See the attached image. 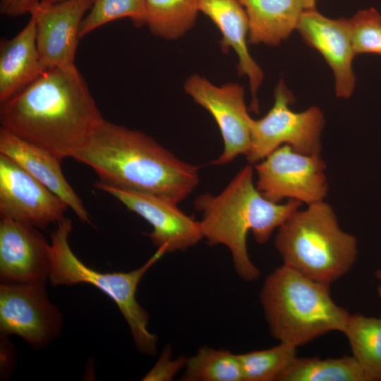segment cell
<instances>
[{
    "instance_id": "cell-8",
    "label": "cell",
    "mask_w": 381,
    "mask_h": 381,
    "mask_svg": "<svg viewBox=\"0 0 381 381\" xmlns=\"http://www.w3.org/2000/svg\"><path fill=\"white\" fill-rule=\"evenodd\" d=\"M255 169L256 188L271 202L289 198L308 205L323 201L327 194L326 164L320 154L305 155L283 145L256 163Z\"/></svg>"
},
{
    "instance_id": "cell-12",
    "label": "cell",
    "mask_w": 381,
    "mask_h": 381,
    "mask_svg": "<svg viewBox=\"0 0 381 381\" xmlns=\"http://www.w3.org/2000/svg\"><path fill=\"white\" fill-rule=\"evenodd\" d=\"M145 219L153 229L147 234L157 248L165 253L185 250L203 238L200 222L186 214L177 204L157 195L95 183Z\"/></svg>"
},
{
    "instance_id": "cell-14",
    "label": "cell",
    "mask_w": 381,
    "mask_h": 381,
    "mask_svg": "<svg viewBox=\"0 0 381 381\" xmlns=\"http://www.w3.org/2000/svg\"><path fill=\"white\" fill-rule=\"evenodd\" d=\"M95 0H64L40 4L32 13L36 28L37 46L47 68L75 65L74 59L83 16Z\"/></svg>"
},
{
    "instance_id": "cell-15",
    "label": "cell",
    "mask_w": 381,
    "mask_h": 381,
    "mask_svg": "<svg viewBox=\"0 0 381 381\" xmlns=\"http://www.w3.org/2000/svg\"><path fill=\"white\" fill-rule=\"evenodd\" d=\"M303 40L316 49L334 72L337 97L349 98L353 93L356 78L352 69L353 51L349 19H331L315 8L305 10L297 25Z\"/></svg>"
},
{
    "instance_id": "cell-27",
    "label": "cell",
    "mask_w": 381,
    "mask_h": 381,
    "mask_svg": "<svg viewBox=\"0 0 381 381\" xmlns=\"http://www.w3.org/2000/svg\"><path fill=\"white\" fill-rule=\"evenodd\" d=\"M186 359L187 358L183 356L171 359L170 346H167L156 364L143 380L148 381L171 380L185 367Z\"/></svg>"
},
{
    "instance_id": "cell-25",
    "label": "cell",
    "mask_w": 381,
    "mask_h": 381,
    "mask_svg": "<svg viewBox=\"0 0 381 381\" xmlns=\"http://www.w3.org/2000/svg\"><path fill=\"white\" fill-rule=\"evenodd\" d=\"M126 17L136 27L146 25L145 0H95L81 23L79 38L107 23Z\"/></svg>"
},
{
    "instance_id": "cell-17",
    "label": "cell",
    "mask_w": 381,
    "mask_h": 381,
    "mask_svg": "<svg viewBox=\"0 0 381 381\" xmlns=\"http://www.w3.org/2000/svg\"><path fill=\"white\" fill-rule=\"evenodd\" d=\"M0 154L13 159L63 200L81 222L90 223L82 200L64 176L61 159L2 127L0 128Z\"/></svg>"
},
{
    "instance_id": "cell-29",
    "label": "cell",
    "mask_w": 381,
    "mask_h": 381,
    "mask_svg": "<svg viewBox=\"0 0 381 381\" xmlns=\"http://www.w3.org/2000/svg\"><path fill=\"white\" fill-rule=\"evenodd\" d=\"M305 10L314 9L315 8L317 0H302Z\"/></svg>"
},
{
    "instance_id": "cell-2",
    "label": "cell",
    "mask_w": 381,
    "mask_h": 381,
    "mask_svg": "<svg viewBox=\"0 0 381 381\" xmlns=\"http://www.w3.org/2000/svg\"><path fill=\"white\" fill-rule=\"evenodd\" d=\"M72 157L90 167L95 183L179 203L198 183V167L181 160L149 135L104 119Z\"/></svg>"
},
{
    "instance_id": "cell-26",
    "label": "cell",
    "mask_w": 381,
    "mask_h": 381,
    "mask_svg": "<svg viewBox=\"0 0 381 381\" xmlns=\"http://www.w3.org/2000/svg\"><path fill=\"white\" fill-rule=\"evenodd\" d=\"M353 51L381 55V15L374 8L358 11L349 18Z\"/></svg>"
},
{
    "instance_id": "cell-9",
    "label": "cell",
    "mask_w": 381,
    "mask_h": 381,
    "mask_svg": "<svg viewBox=\"0 0 381 381\" xmlns=\"http://www.w3.org/2000/svg\"><path fill=\"white\" fill-rule=\"evenodd\" d=\"M61 315L48 298L44 284L1 282L0 329L42 349L60 333Z\"/></svg>"
},
{
    "instance_id": "cell-24",
    "label": "cell",
    "mask_w": 381,
    "mask_h": 381,
    "mask_svg": "<svg viewBox=\"0 0 381 381\" xmlns=\"http://www.w3.org/2000/svg\"><path fill=\"white\" fill-rule=\"evenodd\" d=\"M296 349L279 342L267 349L238 354L243 381H277L296 357Z\"/></svg>"
},
{
    "instance_id": "cell-16",
    "label": "cell",
    "mask_w": 381,
    "mask_h": 381,
    "mask_svg": "<svg viewBox=\"0 0 381 381\" xmlns=\"http://www.w3.org/2000/svg\"><path fill=\"white\" fill-rule=\"evenodd\" d=\"M199 11L207 16L222 34L220 47L223 52L233 49L238 56V72L246 75L251 92L250 110L259 113L257 93L264 74L248 49V20L238 0H199Z\"/></svg>"
},
{
    "instance_id": "cell-10",
    "label": "cell",
    "mask_w": 381,
    "mask_h": 381,
    "mask_svg": "<svg viewBox=\"0 0 381 381\" xmlns=\"http://www.w3.org/2000/svg\"><path fill=\"white\" fill-rule=\"evenodd\" d=\"M184 90L212 115L220 130L224 150L213 164H224L240 155H246L250 146L253 119L248 113L243 87L235 83L217 86L193 74L184 83Z\"/></svg>"
},
{
    "instance_id": "cell-21",
    "label": "cell",
    "mask_w": 381,
    "mask_h": 381,
    "mask_svg": "<svg viewBox=\"0 0 381 381\" xmlns=\"http://www.w3.org/2000/svg\"><path fill=\"white\" fill-rule=\"evenodd\" d=\"M343 334L352 356L373 381H381V315H351Z\"/></svg>"
},
{
    "instance_id": "cell-28",
    "label": "cell",
    "mask_w": 381,
    "mask_h": 381,
    "mask_svg": "<svg viewBox=\"0 0 381 381\" xmlns=\"http://www.w3.org/2000/svg\"><path fill=\"white\" fill-rule=\"evenodd\" d=\"M41 0H0V12L8 16L32 14L40 6Z\"/></svg>"
},
{
    "instance_id": "cell-30",
    "label": "cell",
    "mask_w": 381,
    "mask_h": 381,
    "mask_svg": "<svg viewBox=\"0 0 381 381\" xmlns=\"http://www.w3.org/2000/svg\"><path fill=\"white\" fill-rule=\"evenodd\" d=\"M375 275L376 279L379 281L377 290L379 297L381 298V268L375 271Z\"/></svg>"
},
{
    "instance_id": "cell-19",
    "label": "cell",
    "mask_w": 381,
    "mask_h": 381,
    "mask_svg": "<svg viewBox=\"0 0 381 381\" xmlns=\"http://www.w3.org/2000/svg\"><path fill=\"white\" fill-rule=\"evenodd\" d=\"M247 14L248 42L277 45L296 29L302 0H238Z\"/></svg>"
},
{
    "instance_id": "cell-4",
    "label": "cell",
    "mask_w": 381,
    "mask_h": 381,
    "mask_svg": "<svg viewBox=\"0 0 381 381\" xmlns=\"http://www.w3.org/2000/svg\"><path fill=\"white\" fill-rule=\"evenodd\" d=\"M329 288L284 265L272 271L260 292L272 337L298 347L330 332L343 333L351 314L333 301Z\"/></svg>"
},
{
    "instance_id": "cell-31",
    "label": "cell",
    "mask_w": 381,
    "mask_h": 381,
    "mask_svg": "<svg viewBox=\"0 0 381 381\" xmlns=\"http://www.w3.org/2000/svg\"><path fill=\"white\" fill-rule=\"evenodd\" d=\"M64 0H41V4L44 5L54 4Z\"/></svg>"
},
{
    "instance_id": "cell-13",
    "label": "cell",
    "mask_w": 381,
    "mask_h": 381,
    "mask_svg": "<svg viewBox=\"0 0 381 381\" xmlns=\"http://www.w3.org/2000/svg\"><path fill=\"white\" fill-rule=\"evenodd\" d=\"M31 225L8 217L0 221L1 282L44 284L50 270V243Z\"/></svg>"
},
{
    "instance_id": "cell-23",
    "label": "cell",
    "mask_w": 381,
    "mask_h": 381,
    "mask_svg": "<svg viewBox=\"0 0 381 381\" xmlns=\"http://www.w3.org/2000/svg\"><path fill=\"white\" fill-rule=\"evenodd\" d=\"M185 381H243L238 354L226 349L200 348L186 359Z\"/></svg>"
},
{
    "instance_id": "cell-5",
    "label": "cell",
    "mask_w": 381,
    "mask_h": 381,
    "mask_svg": "<svg viewBox=\"0 0 381 381\" xmlns=\"http://www.w3.org/2000/svg\"><path fill=\"white\" fill-rule=\"evenodd\" d=\"M274 246L283 265L329 285L351 270L358 255L356 237L340 228L324 201L291 215L278 228Z\"/></svg>"
},
{
    "instance_id": "cell-18",
    "label": "cell",
    "mask_w": 381,
    "mask_h": 381,
    "mask_svg": "<svg viewBox=\"0 0 381 381\" xmlns=\"http://www.w3.org/2000/svg\"><path fill=\"white\" fill-rule=\"evenodd\" d=\"M47 68L37 46L33 17L23 30L0 43V104L35 80Z\"/></svg>"
},
{
    "instance_id": "cell-7",
    "label": "cell",
    "mask_w": 381,
    "mask_h": 381,
    "mask_svg": "<svg viewBox=\"0 0 381 381\" xmlns=\"http://www.w3.org/2000/svg\"><path fill=\"white\" fill-rule=\"evenodd\" d=\"M291 92L281 80L274 90V102L268 113L258 120L252 119L250 146L246 159L255 164L283 145L305 155L320 154L324 116L317 107L295 112Z\"/></svg>"
},
{
    "instance_id": "cell-11",
    "label": "cell",
    "mask_w": 381,
    "mask_h": 381,
    "mask_svg": "<svg viewBox=\"0 0 381 381\" xmlns=\"http://www.w3.org/2000/svg\"><path fill=\"white\" fill-rule=\"evenodd\" d=\"M69 208L16 162L0 154V215L45 229L59 223Z\"/></svg>"
},
{
    "instance_id": "cell-1",
    "label": "cell",
    "mask_w": 381,
    "mask_h": 381,
    "mask_svg": "<svg viewBox=\"0 0 381 381\" xmlns=\"http://www.w3.org/2000/svg\"><path fill=\"white\" fill-rule=\"evenodd\" d=\"M103 119L75 65L47 68L0 107L1 127L61 160Z\"/></svg>"
},
{
    "instance_id": "cell-6",
    "label": "cell",
    "mask_w": 381,
    "mask_h": 381,
    "mask_svg": "<svg viewBox=\"0 0 381 381\" xmlns=\"http://www.w3.org/2000/svg\"><path fill=\"white\" fill-rule=\"evenodd\" d=\"M72 229V221L64 218L51 233V284L58 286L85 283L101 290L118 306L129 326L137 349L153 356L157 351L158 339L147 329L149 315L137 301L135 294L143 277L166 253L157 248L144 265L130 272H100L85 265L72 251L68 243Z\"/></svg>"
},
{
    "instance_id": "cell-3",
    "label": "cell",
    "mask_w": 381,
    "mask_h": 381,
    "mask_svg": "<svg viewBox=\"0 0 381 381\" xmlns=\"http://www.w3.org/2000/svg\"><path fill=\"white\" fill-rule=\"evenodd\" d=\"M302 203L293 199L283 204L267 200L253 183L250 164L241 169L220 193H205L194 202L195 208L202 212L200 224L203 238L210 246L222 244L229 248L236 273L246 282L255 281L260 275L248 255V231L258 243H267L274 229Z\"/></svg>"
},
{
    "instance_id": "cell-20",
    "label": "cell",
    "mask_w": 381,
    "mask_h": 381,
    "mask_svg": "<svg viewBox=\"0 0 381 381\" xmlns=\"http://www.w3.org/2000/svg\"><path fill=\"white\" fill-rule=\"evenodd\" d=\"M277 381H373L353 356L321 359L298 358L277 377Z\"/></svg>"
},
{
    "instance_id": "cell-22",
    "label": "cell",
    "mask_w": 381,
    "mask_h": 381,
    "mask_svg": "<svg viewBox=\"0 0 381 381\" xmlns=\"http://www.w3.org/2000/svg\"><path fill=\"white\" fill-rule=\"evenodd\" d=\"M150 32L157 37L175 40L195 25L199 0H145Z\"/></svg>"
}]
</instances>
